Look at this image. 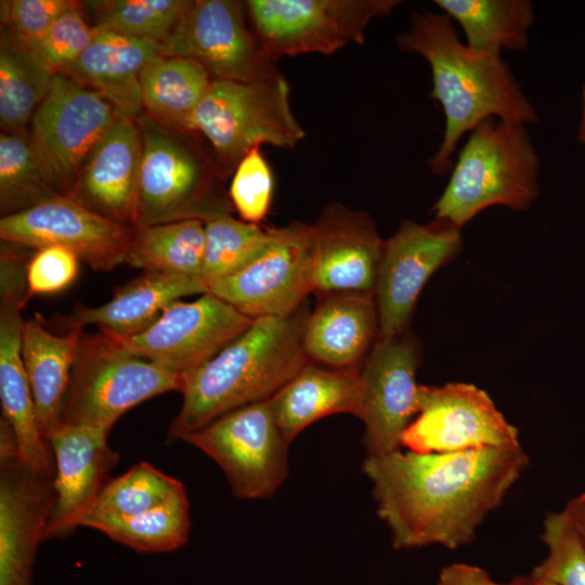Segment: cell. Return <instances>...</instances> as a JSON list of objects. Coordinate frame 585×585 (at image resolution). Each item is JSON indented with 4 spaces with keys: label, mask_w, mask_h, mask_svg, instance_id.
Wrapping results in <instances>:
<instances>
[{
    "label": "cell",
    "mask_w": 585,
    "mask_h": 585,
    "mask_svg": "<svg viewBox=\"0 0 585 585\" xmlns=\"http://www.w3.org/2000/svg\"><path fill=\"white\" fill-rule=\"evenodd\" d=\"M529 466L521 446L366 456L377 514L396 549L470 543Z\"/></svg>",
    "instance_id": "obj_1"
},
{
    "label": "cell",
    "mask_w": 585,
    "mask_h": 585,
    "mask_svg": "<svg viewBox=\"0 0 585 585\" xmlns=\"http://www.w3.org/2000/svg\"><path fill=\"white\" fill-rule=\"evenodd\" d=\"M396 46L427 61L432 78L430 95L444 112L443 138L428 160L432 173L443 177L451 172L460 139L484 120L497 118L526 126L538 121L535 108L500 54L468 48L443 12L413 11L410 26L398 36Z\"/></svg>",
    "instance_id": "obj_2"
},
{
    "label": "cell",
    "mask_w": 585,
    "mask_h": 585,
    "mask_svg": "<svg viewBox=\"0 0 585 585\" xmlns=\"http://www.w3.org/2000/svg\"><path fill=\"white\" fill-rule=\"evenodd\" d=\"M308 300L286 317H260L217 355L184 378L183 403L168 441L181 440L245 405L269 400L308 362L303 333Z\"/></svg>",
    "instance_id": "obj_3"
},
{
    "label": "cell",
    "mask_w": 585,
    "mask_h": 585,
    "mask_svg": "<svg viewBox=\"0 0 585 585\" xmlns=\"http://www.w3.org/2000/svg\"><path fill=\"white\" fill-rule=\"evenodd\" d=\"M136 122L142 158L134 229L184 220L209 222L231 212L226 174L195 131L166 125L143 112Z\"/></svg>",
    "instance_id": "obj_4"
},
{
    "label": "cell",
    "mask_w": 585,
    "mask_h": 585,
    "mask_svg": "<svg viewBox=\"0 0 585 585\" xmlns=\"http://www.w3.org/2000/svg\"><path fill=\"white\" fill-rule=\"evenodd\" d=\"M450 173L432 212L459 227L491 206L526 210L538 196L540 158L526 125L520 122H480Z\"/></svg>",
    "instance_id": "obj_5"
},
{
    "label": "cell",
    "mask_w": 585,
    "mask_h": 585,
    "mask_svg": "<svg viewBox=\"0 0 585 585\" xmlns=\"http://www.w3.org/2000/svg\"><path fill=\"white\" fill-rule=\"evenodd\" d=\"M188 130L205 138L226 176L252 148L261 144L292 148L306 135L283 75L252 82L212 80Z\"/></svg>",
    "instance_id": "obj_6"
},
{
    "label": "cell",
    "mask_w": 585,
    "mask_h": 585,
    "mask_svg": "<svg viewBox=\"0 0 585 585\" xmlns=\"http://www.w3.org/2000/svg\"><path fill=\"white\" fill-rule=\"evenodd\" d=\"M184 379L123 352L110 333L82 332L62 411V424L110 431L130 408L169 391Z\"/></svg>",
    "instance_id": "obj_7"
},
{
    "label": "cell",
    "mask_w": 585,
    "mask_h": 585,
    "mask_svg": "<svg viewBox=\"0 0 585 585\" xmlns=\"http://www.w3.org/2000/svg\"><path fill=\"white\" fill-rule=\"evenodd\" d=\"M399 0H249L251 34L274 63L283 56L333 54L362 44L365 29L388 16Z\"/></svg>",
    "instance_id": "obj_8"
},
{
    "label": "cell",
    "mask_w": 585,
    "mask_h": 585,
    "mask_svg": "<svg viewBox=\"0 0 585 585\" xmlns=\"http://www.w3.org/2000/svg\"><path fill=\"white\" fill-rule=\"evenodd\" d=\"M223 470L234 496L266 498L288 474V445L268 400L236 408L181 438Z\"/></svg>",
    "instance_id": "obj_9"
},
{
    "label": "cell",
    "mask_w": 585,
    "mask_h": 585,
    "mask_svg": "<svg viewBox=\"0 0 585 585\" xmlns=\"http://www.w3.org/2000/svg\"><path fill=\"white\" fill-rule=\"evenodd\" d=\"M102 94L56 73L30 120L29 139L60 194L67 195L89 154L118 116Z\"/></svg>",
    "instance_id": "obj_10"
},
{
    "label": "cell",
    "mask_w": 585,
    "mask_h": 585,
    "mask_svg": "<svg viewBox=\"0 0 585 585\" xmlns=\"http://www.w3.org/2000/svg\"><path fill=\"white\" fill-rule=\"evenodd\" d=\"M253 320L210 292L169 304L143 332L119 337L127 354L152 362L183 379L242 335ZM109 333V332H108Z\"/></svg>",
    "instance_id": "obj_11"
},
{
    "label": "cell",
    "mask_w": 585,
    "mask_h": 585,
    "mask_svg": "<svg viewBox=\"0 0 585 585\" xmlns=\"http://www.w3.org/2000/svg\"><path fill=\"white\" fill-rule=\"evenodd\" d=\"M208 292L252 320L292 314L313 292L312 224L291 221L272 226L266 249L236 274L212 284Z\"/></svg>",
    "instance_id": "obj_12"
},
{
    "label": "cell",
    "mask_w": 585,
    "mask_h": 585,
    "mask_svg": "<svg viewBox=\"0 0 585 585\" xmlns=\"http://www.w3.org/2000/svg\"><path fill=\"white\" fill-rule=\"evenodd\" d=\"M416 453L517 447L519 431L482 389L471 384L419 386L417 414L401 437Z\"/></svg>",
    "instance_id": "obj_13"
},
{
    "label": "cell",
    "mask_w": 585,
    "mask_h": 585,
    "mask_svg": "<svg viewBox=\"0 0 585 585\" xmlns=\"http://www.w3.org/2000/svg\"><path fill=\"white\" fill-rule=\"evenodd\" d=\"M165 56L191 58L212 80L252 82L282 76L247 28L244 4L235 0H195L170 37Z\"/></svg>",
    "instance_id": "obj_14"
},
{
    "label": "cell",
    "mask_w": 585,
    "mask_h": 585,
    "mask_svg": "<svg viewBox=\"0 0 585 585\" xmlns=\"http://www.w3.org/2000/svg\"><path fill=\"white\" fill-rule=\"evenodd\" d=\"M134 232L132 225L95 213L63 194L0 219L1 240L36 250L62 247L95 271L126 263Z\"/></svg>",
    "instance_id": "obj_15"
},
{
    "label": "cell",
    "mask_w": 585,
    "mask_h": 585,
    "mask_svg": "<svg viewBox=\"0 0 585 585\" xmlns=\"http://www.w3.org/2000/svg\"><path fill=\"white\" fill-rule=\"evenodd\" d=\"M460 229L438 218L428 224L407 220L385 240L375 287L380 337L404 334L429 277L461 249Z\"/></svg>",
    "instance_id": "obj_16"
},
{
    "label": "cell",
    "mask_w": 585,
    "mask_h": 585,
    "mask_svg": "<svg viewBox=\"0 0 585 585\" xmlns=\"http://www.w3.org/2000/svg\"><path fill=\"white\" fill-rule=\"evenodd\" d=\"M418 364V344L404 334L380 337L366 356L361 368L362 398L356 416L365 425L366 456H380L402 447V433L417 414Z\"/></svg>",
    "instance_id": "obj_17"
},
{
    "label": "cell",
    "mask_w": 585,
    "mask_h": 585,
    "mask_svg": "<svg viewBox=\"0 0 585 585\" xmlns=\"http://www.w3.org/2000/svg\"><path fill=\"white\" fill-rule=\"evenodd\" d=\"M54 502L53 479L30 471L14 444L0 446V585H31Z\"/></svg>",
    "instance_id": "obj_18"
},
{
    "label": "cell",
    "mask_w": 585,
    "mask_h": 585,
    "mask_svg": "<svg viewBox=\"0 0 585 585\" xmlns=\"http://www.w3.org/2000/svg\"><path fill=\"white\" fill-rule=\"evenodd\" d=\"M313 292L374 294L384 252L374 220L339 203L312 224Z\"/></svg>",
    "instance_id": "obj_19"
},
{
    "label": "cell",
    "mask_w": 585,
    "mask_h": 585,
    "mask_svg": "<svg viewBox=\"0 0 585 585\" xmlns=\"http://www.w3.org/2000/svg\"><path fill=\"white\" fill-rule=\"evenodd\" d=\"M108 434L96 427L61 424L46 438L54 454L55 476L42 541L72 535L110 479L119 454L109 447Z\"/></svg>",
    "instance_id": "obj_20"
},
{
    "label": "cell",
    "mask_w": 585,
    "mask_h": 585,
    "mask_svg": "<svg viewBox=\"0 0 585 585\" xmlns=\"http://www.w3.org/2000/svg\"><path fill=\"white\" fill-rule=\"evenodd\" d=\"M141 158L136 119L118 114L84 160L67 196L95 213L133 226Z\"/></svg>",
    "instance_id": "obj_21"
},
{
    "label": "cell",
    "mask_w": 585,
    "mask_h": 585,
    "mask_svg": "<svg viewBox=\"0 0 585 585\" xmlns=\"http://www.w3.org/2000/svg\"><path fill=\"white\" fill-rule=\"evenodd\" d=\"M27 299L0 295V400L2 417L10 424L20 459L34 473L54 480L55 459L41 434L22 358V310Z\"/></svg>",
    "instance_id": "obj_22"
},
{
    "label": "cell",
    "mask_w": 585,
    "mask_h": 585,
    "mask_svg": "<svg viewBox=\"0 0 585 585\" xmlns=\"http://www.w3.org/2000/svg\"><path fill=\"white\" fill-rule=\"evenodd\" d=\"M303 333L310 362L334 368H361V361L379 334L374 294L317 295Z\"/></svg>",
    "instance_id": "obj_23"
},
{
    "label": "cell",
    "mask_w": 585,
    "mask_h": 585,
    "mask_svg": "<svg viewBox=\"0 0 585 585\" xmlns=\"http://www.w3.org/2000/svg\"><path fill=\"white\" fill-rule=\"evenodd\" d=\"M208 292L200 277L144 271L119 287L114 297L99 307L77 304L58 320L67 330L95 324L119 337L136 335L152 325L172 302Z\"/></svg>",
    "instance_id": "obj_24"
},
{
    "label": "cell",
    "mask_w": 585,
    "mask_h": 585,
    "mask_svg": "<svg viewBox=\"0 0 585 585\" xmlns=\"http://www.w3.org/2000/svg\"><path fill=\"white\" fill-rule=\"evenodd\" d=\"M158 56H165L161 43L95 28L93 41L65 74L136 119L143 113L141 72Z\"/></svg>",
    "instance_id": "obj_25"
},
{
    "label": "cell",
    "mask_w": 585,
    "mask_h": 585,
    "mask_svg": "<svg viewBox=\"0 0 585 585\" xmlns=\"http://www.w3.org/2000/svg\"><path fill=\"white\" fill-rule=\"evenodd\" d=\"M361 398L360 368H334L309 361L268 403L282 435L290 443L325 416H358Z\"/></svg>",
    "instance_id": "obj_26"
},
{
    "label": "cell",
    "mask_w": 585,
    "mask_h": 585,
    "mask_svg": "<svg viewBox=\"0 0 585 585\" xmlns=\"http://www.w3.org/2000/svg\"><path fill=\"white\" fill-rule=\"evenodd\" d=\"M82 328L57 335L36 314L24 322L22 358L39 430L46 439L62 424V411Z\"/></svg>",
    "instance_id": "obj_27"
},
{
    "label": "cell",
    "mask_w": 585,
    "mask_h": 585,
    "mask_svg": "<svg viewBox=\"0 0 585 585\" xmlns=\"http://www.w3.org/2000/svg\"><path fill=\"white\" fill-rule=\"evenodd\" d=\"M464 31L466 46L477 52L522 51L530 42L534 8L529 0H434Z\"/></svg>",
    "instance_id": "obj_28"
},
{
    "label": "cell",
    "mask_w": 585,
    "mask_h": 585,
    "mask_svg": "<svg viewBox=\"0 0 585 585\" xmlns=\"http://www.w3.org/2000/svg\"><path fill=\"white\" fill-rule=\"evenodd\" d=\"M140 82L147 114L166 125L188 130L212 78L204 66L191 58L158 56L143 67Z\"/></svg>",
    "instance_id": "obj_29"
},
{
    "label": "cell",
    "mask_w": 585,
    "mask_h": 585,
    "mask_svg": "<svg viewBox=\"0 0 585 585\" xmlns=\"http://www.w3.org/2000/svg\"><path fill=\"white\" fill-rule=\"evenodd\" d=\"M56 72L6 27L0 37V125L21 132L49 93Z\"/></svg>",
    "instance_id": "obj_30"
},
{
    "label": "cell",
    "mask_w": 585,
    "mask_h": 585,
    "mask_svg": "<svg viewBox=\"0 0 585 585\" xmlns=\"http://www.w3.org/2000/svg\"><path fill=\"white\" fill-rule=\"evenodd\" d=\"M205 222L184 220L135 229L126 263L148 272L200 277Z\"/></svg>",
    "instance_id": "obj_31"
},
{
    "label": "cell",
    "mask_w": 585,
    "mask_h": 585,
    "mask_svg": "<svg viewBox=\"0 0 585 585\" xmlns=\"http://www.w3.org/2000/svg\"><path fill=\"white\" fill-rule=\"evenodd\" d=\"M186 495L183 484L153 465L141 461L110 478L92 506L77 520L84 528L98 519L125 518L147 512Z\"/></svg>",
    "instance_id": "obj_32"
},
{
    "label": "cell",
    "mask_w": 585,
    "mask_h": 585,
    "mask_svg": "<svg viewBox=\"0 0 585 585\" xmlns=\"http://www.w3.org/2000/svg\"><path fill=\"white\" fill-rule=\"evenodd\" d=\"M84 528L98 530L140 552L171 551L183 546L188 538L187 496L136 516L93 520Z\"/></svg>",
    "instance_id": "obj_33"
},
{
    "label": "cell",
    "mask_w": 585,
    "mask_h": 585,
    "mask_svg": "<svg viewBox=\"0 0 585 585\" xmlns=\"http://www.w3.org/2000/svg\"><path fill=\"white\" fill-rule=\"evenodd\" d=\"M60 192L44 171L26 131L0 135V211L29 209Z\"/></svg>",
    "instance_id": "obj_34"
},
{
    "label": "cell",
    "mask_w": 585,
    "mask_h": 585,
    "mask_svg": "<svg viewBox=\"0 0 585 585\" xmlns=\"http://www.w3.org/2000/svg\"><path fill=\"white\" fill-rule=\"evenodd\" d=\"M200 278L209 287L255 261L269 246L272 227L236 220L231 214L205 223Z\"/></svg>",
    "instance_id": "obj_35"
},
{
    "label": "cell",
    "mask_w": 585,
    "mask_h": 585,
    "mask_svg": "<svg viewBox=\"0 0 585 585\" xmlns=\"http://www.w3.org/2000/svg\"><path fill=\"white\" fill-rule=\"evenodd\" d=\"M193 1L104 0L86 2L94 28L164 43Z\"/></svg>",
    "instance_id": "obj_36"
},
{
    "label": "cell",
    "mask_w": 585,
    "mask_h": 585,
    "mask_svg": "<svg viewBox=\"0 0 585 585\" xmlns=\"http://www.w3.org/2000/svg\"><path fill=\"white\" fill-rule=\"evenodd\" d=\"M542 541L548 555L531 573L558 585H585V543L563 512H548Z\"/></svg>",
    "instance_id": "obj_37"
},
{
    "label": "cell",
    "mask_w": 585,
    "mask_h": 585,
    "mask_svg": "<svg viewBox=\"0 0 585 585\" xmlns=\"http://www.w3.org/2000/svg\"><path fill=\"white\" fill-rule=\"evenodd\" d=\"M273 194L271 169L260 153L252 148L236 167L229 196L243 221L258 224L268 214Z\"/></svg>",
    "instance_id": "obj_38"
},
{
    "label": "cell",
    "mask_w": 585,
    "mask_h": 585,
    "mask_svg": "<svg viewBox=\"0 0 585 585\" xmlns=\"http://www.w3.org/2000/svg\"><path fill=\"white\" fill-rule=\"evenodd\" d=\"M95 36L79 11V5L65 12L30 48L56 73L65 74L88 49Z\"/></svg>",
    "instance_id": "obj_39"
},
{
    "label": "cell",
    "mask_w": 585,
    "mask_h": 585,
    "mask_svg": "<svg viewBox=\"0 0 585 585\" xmlns=\"http://www.w3.org/2000/svg\"><path fill=\"white\" fill-rule=\"evenodd\" d=\"M79 4L69 0L1 1V20L24 44L40 39L65 12Z\"/></svg>",
    "instance_id": "obj_40"
},
{
    "label": "cell",
    "mask_w": 585,
    "mask_h": 585,
    "mask_svg": "<svg viewBox=\"0 0 585 585\" xmlns=\"http://www.w3.org/2000/svg\"><path fill=\"white\" fill-rule=\"evenodd\" d=\"M78 260L74 252L62 247L37 250L27 269L30 295L57 292L67 287L77 275Z\"/></svg>",
    "instance_id": "obj_41"
},
{
    "label": "cell",
    "mask_w": 585,
    "mask_h": 585,
    "mask_svg": "<svg viewBox=\"0 0 585 585\" xmlns=\"http://www.w3.org/2000/svg\"><path fill=\"white\" fill-rule=\"evenodd\" d=\"M438 585H521V577L511 583L500 584L493 581L489 573L480 567L468 563H451L441 570Z\"/></svg>",
    "instance_id": "obj_42"
},
{
    "label": "cell",
    "mask_w": 585,
    "mask_h": 585,
    "mask_svg": "<svg viewBox=\"0 0 585 585\" xmlns=\"http://www.w3.org/2000/svg\"><path fill=\"white\" fill-rule=\"evenodd\" d=\"M563 512L585 543V491L572 498L564 507Z\"/></svg>",
    "instance_id": "obj_43"
},
{
    "label": "cell",
    "mask_w": 585,
    "mask_h": 585,
    "mask_svg": "<svg viewBox=\"0 0 585 585\" xmlns=\"http://www.w3.org/2000/svg\"><path fill=\"white\" fill-rule=\"evenodd\" d=\"M576 134L578 142L585 144V84L582 90V113Z\"/></svg>",
    "instance_id": "obj_44"
},
{
    "label": "cell",
    "mask_w": 585,
    "mask_h": 585,
    "mask_svg": "<svg viewBox=\"0 0 585 585\" xmlns=\"http://www.w3.org/2000/svg\"><path fill=\"white\" fill-rule=\"evenodd\" d=\"M521 585H558L546 578L536 577L534 575H529L526 577H521Z\"/></svg>",
    "instance_id": "obj_45"
}]
</instances>
